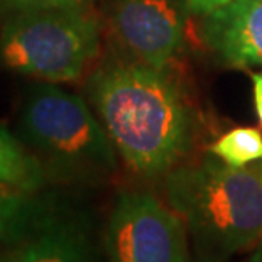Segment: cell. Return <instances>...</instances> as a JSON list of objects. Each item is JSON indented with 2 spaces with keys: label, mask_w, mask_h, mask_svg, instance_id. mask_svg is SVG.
Wrapping results in <instances>:
<instances>
[{
  "label": "cell",
  "mask_w": 262,
  "mask_h": 262,
  "mask_svg": "<svg viewBox=\"0 0 262 262\" xmlns=\"http://www.w3.org/2000/svg\"><path fill=\"white\" fill-rule=\"evenodd\" d=\"M255 169H257L259 176H260V180H262V159H260V161H257V164H255Z\"/></svg>",
  "instance_id": "cell-17"
},
{
  "label": "cell",
  "mask_w": 262,
  "mask_h": 262,
  "mask_svg": "<svg viewBox=\"0 0 262 262\" xmlns=\"http://www.w3.org/2000/svg\"><path fill=\"white\" fill-rule=\"evenodd\" d=\"M20 137L54 174L102 180L117 169V149L86 102L53 83L27 90L19 117Z\"/></svg>",
  "instance_id": "cell-3"
},
{
  "label": "cell",
  "mask_w": 262,
  "mask_h": 262,
  "mask_svg": "<svg viewBox=\"0 0 262 262\" xmlns=\"http://www.w3.org/2000/svg\"><path fill=\"white\" fill-rule=\"evenodd\" d=\"M51 208L36 191L0 180V245H17L36 230Z\"/></svg>",
  "instance_id": "cell-9"
},
{
  "label": "cell",
  "mask_w": 262,
  "mask_h": 262,
  "mask_svg": "<svg viewBox=\"0 0 262 262\" xmlns=\"http://www.w3.org/2000/svg\"><path fill=\"white\" fill-rule=\"evenodd\" d=\"M185 9L180 0H110L108 29L129 59L168 70L185 44Z\"/></svg>",
  "instance_id": "cell-6"
},
{
  "label": "cell",
  "mask_w": 262,
  "mask_h": 262,
  "mask_svg": "<svg viewBox=\"0 0 262 262\" xmlns=\"http://www.w3.org/2000/svg\"><path fill=\"white\" fill-rule=\"evenodd\" d=\"M249 262H262V238L254 247V252H252V255H250Z\"/></svg>",
  "instance_id": "cell-15"
},
{
  "label": "cell",
  "mask_w": 262,
  "mask_h": 262,
  "mask_svg": "<svg viewBox=\"0 0 262 262\" xmlns=\"http://www.w3.org/2000/svg\"><path fill=\"white\" fill-rule=\"evenodd\" d=\"M0 180L37 191L46 183V171L7 127L0 124Z\"/></svg>",
  "instance_id": "cell-10"
},
{
  "label": "cell",
  "mask_w": 262,
  "mask_h": 262,
  "mask_svg": "<svg viewBox=\"0 0 262 262\" xmlns=\"http://www.w3.org/2000/svg\"><path fill=\"white\" fill-rule=\"evenodd\" d=\"M7 262H98V259L85 225L51 210L29 237L14 245Z\"/></svg>",
  "instance_id": "cell-8"
},
{
  "label": "cell",
  "mask_w": 262,
  "mask_h": 262,
  "mask_svg": "<svg viewBox=\"0 0 262 262\" xmlns=\"http://www.w3.org/2000/svg\"><path fill=\"white\" fill-rule=\"evenodd\" d=\"M164 191L198 254L222 260L262 238V180L255 164L232 168L210 152L198 163L172 168Z\"/></svg>",
  "instance_id": "cell-2"
},
{
  "label": "cell",
  "mask_w": 262,
  "mask_h": 262,
  "mask_svg": "<svg viewBox=\"0 0 262 262\" xmlns=\"http://www.w3.org/2000/svg\"><path fill=\"white\" fill-rule=\"evenodd\" d=\"M0 262H7V259H2V257H0Z\"/></svg>",
  "instance_id": "cell-18"
},
{
  "label": "cell",
  "mask_w": 262,
  "mask_h": 262,
  "mask_svg": "<svg viewBox=\"0 0 262 262\" xmlns=\"http://www.w3.org/2000/svg\"><path fill=\"white\" fill-rule=\"evenodd\" d=\"M202 39L232 68L262 66V0H233L205 15Z\"/></svg>",
  "instance_id": "cell-7"
},
{
  "label": "cell",
  "mask_w": 262,
  "mask_h": 262,
  "mask_svg": "<svg viewBox=\"0 0 262 262\" xmlns=\"http://www.w3.org/2000/svg\"><path fill=\"white\" fill-rule=\"evenodd\" d=\"M183 2H185L188 12L200 15V17H205V15L225 7V5L233 2V0H183Z\"/></svg>",
  "instance_id": "cell-13"
},
{
  "label": "cell",
  "mask_w": 262,
  "mask_h": 262,
  "mask_svg": "<svg viewBox=\"0 0 262 262\" xmlns=\"http://www.w3.org/2000/svg\"><path fill=\"white\" fill-rule=\"evenodd\" d=\"M93 0H0V14L42 7H90Z\"/></svg>",
  "instance_id": "cell-12"
},
{
  "label": "cell",
  "mask_w": 262,
  "mask_h": 262,
  "mask_svg": "<svg viewBox=\"0 0 262 262\" xmlns=\"http://www.w3.org/2000/svg\"><path fill=\"white\" fill-rule=\"evenodd\" d=\"M210 152L232 168H247L262 159V132L255 127H237L216 139Z\"/></svg>",
  "instance_id": "cell-11"
},
{
  "label": "cell",
  "mask_w": 262,
  "mask_h": 262,
  "mask_svg": "<svg viewBox=\"0 0 262 262\" xmlns=\"http://www.w3.org/2000/svg\"><path fill=\"white\" fill-rule=\"evenodd\" d=\"M252 93H254V108L255 115L259 119V124L262 125V73H252Z\"/></svg>",
  "instance_id": "cell-14"
},
{
  "label": "cell",
  "mask_w": 262,
  "mask_h": 262,
  "mask_svg": "<svg viewBox=\"0 0 262 262\" xmlns=\"http://www.w3.org/2000/svg\"><path fill=\"white\" fill-rule=\"evenodd\" d=\"M191 262H220L219 259H213V257H208V255H203V254H198L196 259H191Z\"/></svg>",
  "instance_id": "cell-16"
},
{
  "label": "cell",
  "mask_w": 262,
  "mask_h": 262,
  "mask_svg": "<svg viewBox=\"0 0 262 262\" xmlns=\"http://www.w3.org/2000/svg\"><path fill=\"white\" fill-rule=\"evenodd\" d=\"M100 51L90 7H42L10 14L0 31V64L49 83L81 78Z\"/></svg>",
  "instance_id": "cell-4"
},
{
  "label": "cell",
  "mask_w": 262,
  "mask_h": 262,
  "mask_svg": "<svg viewBox=\"0 0 262 262\" xmlns=\"http://www.w3.org/2000/svg\"><path fill=\"white\" fill-rule=\"evenodd\" d=\"M86 93L117 152L136 174H168L191 149L194 114L168 70L115 58L88 76Z\"/></svg>",
  "instance_id": "cell-1"
},
{
  "label": "cell",
  "mask_w": 262,
  "mask_h": 262,
  "mask_svg": "<svg viewBox=\"0 0 262 262\" xmlns=\"http://www.w3.org/2000/svg\"><path fill=\"white\" fill-rule=\"evenodd\" d=\"M105 250L108 262H191L185 222L146 191H124L115 200Z\"/></svg>",
  "instance_id": "cell-5"
}]
</instances>
